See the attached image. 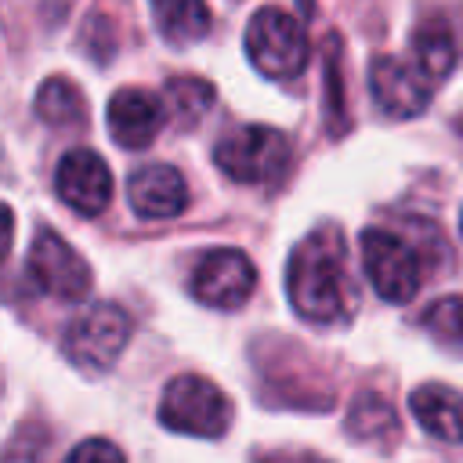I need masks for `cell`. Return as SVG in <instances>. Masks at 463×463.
<instances>
[{
  "label": "cell",
  "instance_id": "9c48e42d",
  "mask_svg": "<svg viewBox=\"0 0 463 463\" xmlns=\"http://www.w3.org/2000/svg\"><path fill=\"white\" fill-rule=\"evenodd\" d=\"M369 94L376 109L391 119H412L430 105L434 87L416 72L409 58L398 54H376L369 65Z\"/></svg>",
  "mask_w": 463,
  "mask_h": 463
},
{
  "label": "cell",
  "instance_id": "7402d4cb",
  "mask_svg": "<svg viewBox=\"0 0 463 463\" xmlns=\"http://www.w3.org/2000/svg\"><path fill=\"white\" fill-rule=\"evenodd\" d=\"M11 242H14V213L7 203H0V260L7 257Z\"/></svg>",
  "mask_w": 463,
  "mask_h": 463
},
{
  "label": "cell",
  "instance_id": "30bf717a",
  "mask_svg": "<svg viewBox=\"0 0 463 463\" xmlns=\"http://www.w3.org/2000/svg\"><path fill=\"white\" fill-rule=\"evenodd\" d=\"M54 192L80 217H98L109 206V199H112L109 163L98 152H90V148L65 152L58 159V170H54Z\"/></svg>",
  "mask_w": 463,
  "mask_h": 463
},
{
  "label": "cell",
  "instance_id": "8fae6325",
  "mask_svg": "<svg viewBox=\"0 0 463 463\" xmlns=\"http://www.w3.org/2000/svg\"><path fill=\"white\" fill-rule=\"evenodd\" d=\"M105 119H109V134L119 148H148L166 119V109L152 90L123 87L109 98Z\"/></svg>",
  "mask_w": 463,
  "mask_h": 463
},
{
  "label": "cell",
  "instance_id": "7c38bea8",
  "mask_svg": "<svg viewBox=\"0 0 463 463\" xmlns=\"http://www.w3.org/2000/svg\"><path fill=\"white\" fill-rule=\"evenodd\" d=\"M130 210L145 221H170L188 210V184L177 166L170 163H148L137 166L127 181Z\"/></svg>",
  "mask_w": 463,
  "mask_h": 463
},
{
  "label": "cell",
  "instance_id": "8992f818",
  "mask_svg": "<svg viewBox=\"0 0 463 463\" xmlns=\"http://www.w3.org/2000/svg\"><path fill=\"white\" fill-rule=\"evenodd\" d=\"M130 315L119 304H94L87 307L80 318H72V326L61 336L65 358L80 369V373H109L123 347L130 344Z\"/></svg>",
  "mask_w": 463,
  "mask_h": 463
},
{
  "label": "cell",
  "instance_id": "ba28073f",
  "mask_svg": "<svg viewBox=\"0 0 463 463\" xmlns=\"http://www.w3.org/2000/svg\"><path fill=\"white\" fill-rule=\"evenodd\" d=\"M25 264H29V279L36 282V289L51 293L58 300H80V297H87V289L94 282L87 260L54 228H43L33 239Z\"/></svg>",
  "mask_w": 463,
  "mask_h": 463
},
{
  "label": "cell",
  "instance_id": "4fadbf2b",
  "mask_svg": "<svg viewBox=\"0 0 463 463\" xmlns=\"http://www.w3.org/2000/svg\"><path fill=\"white\" fill-rule=\"evenodd\" d=\"M412 420L438 441L463 445V394L445 383H420L409 394Z\"/></svg>",
  "mask_w": 463,
  "mask_h": 463
},
{
  "label": "cell",
  "instance_id": "5b68a950",
  "mask_svg": "<svg viewBox=\"0 0 463 463\" xmlns=\"http://www.w3.org/2000/svg\"><path fill=\"white\" fill-rule=\"evenodd\" d=\"M358 250H362L365 279L383 300L409 304L420 293V286H423V257L409 239H402L398 232L369 228V232H362Z\"/></svg>",
  "mask_w": 463,
  "mask_h": 463
},
{
  "label": "cell",
  "instance_id": "5bb4252c",
  "mask_svg": "<svg viewBox=\"0 0 463 463\" xmlns=\"http://www.w3.org/2000/svg\"><path fill=\"white\" fill-rule=\"evenodd\" d=\"M409 61L416 65V72L438 87L459 61V43H456V33L445 18H427L412 29V43H409Z\"/></svg>",
  "mask_w": 463,
  "mask_h": 463
},
{
  "label": "cell",
  "instance_id": "2e32d148",
  "mask_svg": "<svg viewBox=\"0 0 463 463\" xmlns=\"http://www.w3.org/2000/svg\"><path fill=\"white\" fill-rule=\"evenodd\" d=\"M163 101H166L163 109H170L177 116V123H199L213 109L217 90L203 76H170L166 90H163Z\"/></svg>",
  "mask_w": 463,
  "mask_h": 463
},
{
  "label": "cell",
  "instance_id": "6da1fadb",
  "mask_svg": "<svg viewBox=\"0 0 463 463\" xmlns=\"http://www.w3.org/2000/svg\"><path fill=\"white\" fill-rule=\"evenodd\" d=\"M286 293L300 318L329 326L344 322L358 307V289L347 268V246L336 228L304 235L286 264Z\"/></svg>",
  "mask_w": 463,
  "mask_h": 463
},
{
  "label": "cell",
  "instance_id": "44dd1931",
  "mask_svg": "<svg viewBox=\"0 0 463 463\" xmlns=\"http://www.w3.org/2000/svg\"><path fill=\"white\" fill-rule=\"evenodd\" d=\"M65 463H127V456L109 438H87L65 456Z\"/></svg>",
  "mask_w": 463,
  "mask_h": 463
},
{
  "label": "cell",
  "instance_id": "52a82bcc",
  "mask_svg": "<svg viewBox=\"0 0 463 463\" xmlns=\"http://www.w3.org/2000/svg\"><path fill=\"white\" fill-rule=\"evenodd\" d=\"M253 286H257V268H253V260H250L242 250H235V246L210 250V253L195 264L192 282H188L192 297H195L199 304H206V307H217V311H235V307H242V304L250 300Z\"/></svg>",
  "mask_w": 463,
  "mask_h": 463
},
{
  "label": "cell",
  "instance_id": "e0dca14e",
  "mask_svg": "<svg viewBox=\"0 0 463 463\" xmlns=\"http://www.w3.org/2000/svg\"><path fill=\"white\" fill-rule=\"evenodd\" d=\"M36 116L51 127H69L83 119V94L72 80L65 76H51L40 83L36 90Z\"/></svg>",
  "mask_w": 463,
  "mask_h": 463
},
{
  "label": "cell",
  "instance_id": "d4e9b609",
  "mask_svg": "<svg viewBox=\"0 0 463 463\" xmlns=\"http://www.w3.org/2000/svg\"><path fill=\"white\" fill-rule=\"evenodd\" d=\"M459 228H463V213H459Z\"/></svg>",
  "mask_w": 463,
  "mask_h": 463
},
{
  "label": "cell",
  "instance_id": "9a60e30c",
  "mask_svg": "<svg viewBox=\"0 0 463 463\" xmlns=\"http://www.w3.org/2000/svg\"><path fill=\"white\" fill-rule=\"evenodd\" d=\"M156 14V29L170 43H195L210 33L206 0H148Z\"/></svg>",
  "mask_w": 463,
  "mask_h": 463
},
{
  "label": "cell",
  "instance_id": "ffe728a7",
  "mask_svg": "<svg viewBox=\"0 0 463 463\" xmlns=\"http://www.w3.org/2000/svg\"><path fill=\"white\" fill-rule=\"evenodd\" d=\"M344 72H340V40L329 36L326 40V116H329V130H344L347 127V109H344Z\"/></svg>",
  "mask_w": 463,
  "mask_h": 463
},
{
  "label": "cell",
  "instance_id": "d6986e66",
  "mask_svg": "<svg viewBox=\"0 0 463 463\" xmlns=\"http://www.w3.org/2000/svg\"><path fill=\"white\" fill-rule=\"evenodd\" d=\"M420 322H423L427 336H430L438 347L463 354V297H441V300H434V304L423 311Z\"/></svg>",
  "mask_w": 463,
  "mask_h": 463
},
{
  "label": "cell",
  "instance_id": "603a6c76",
  "mask_svg": "<svg viewBox=\"0 0 463 463\" xmlns=\"http://www.w3.org/2000/svg\"><path fill=\"white\" fill-rule=\"evenodd\" d=\"M260 463H326L315 452H275V456H260Z\"/></svg>",
  "mask_w": 463,
  "mask_h": 463
},
{
  "label": "cell",
  "instance_id": "277c9868",
  "mask_svg": "<svg viewBox=\"0 0 463 463\" xmlns=\"http://www.w3.org/2000/svg\"><path fill=\"white\" fill-rule=\"evenodd\" d=\"M246 54L268 80H293L307 65V33L297 14L282 7H260L246 25Z\"/></svg>",
  "mask_w": 463,
  "mask_h": 463
},
{
  "label": "cell",
  "instance_id": "ac0fdd59",
  "mask_svg": "<svg viewBox=\"0 0 463 463\" xmlns=\"http://www.w3.org/2000/svg\"><path fill=\"white\" fill-rule=\"evenodd\" d=\"M394 427H398V420H394V409L387 405V398L383 394H376V391H365V394H358L354 398V405L347 409V430H351V438H383V434H394Z\"/></svg>",
  "mask_w": 463,
  "mask_h": 463
},
{
  "label": "cell",
  "instance_id": "cb8c5ba5",
  "mask_svg": "<svg viewBox=\"0 0 463 463\" xmlns=\"http://www.w3.org/2000/svg\"><path fill=\"white\" fill-rule=\"evenodd\" d=\"M456 130H459V134H463V112H459V116H456Z\"/></svg>",
  "mask_w": 463,
  "mask_h": 463
},
{
  "label": "cell",
  "instance_id": "3957f363",
  "mask_svg": "<svg viewBox=\"0 0 463 463\" xmlns=\"http://www.w3.org/2000/svg\"><path fill=\"white\" fill-rule=\"evenodd\" d=\"M159 423L166 430L192 434V438H221L232 427V402L206 376L184 373V376H174L163 387Z\"/></svg>",
  "mask_w": 463,
  "mask_h": 463
},
{
  "label": "cell",
  "instance_id": "7a4b0ae2",
  "mask_svg": "<svg viewBox=\"0 0 463 463\" xmlns=\"http://www.w3.org/2000/svg\"><path fill=\"white\" fill-rule=\"evenodd\" d=\"M289 159H293L289 137L282 130H275V127H264V123L235 127L213 148V163L221 166V174H228L239 184L279 181L286 174Z\"/></svg>",
  "mask_w": 463,
  "mask_h": 463
}]
</instances>
